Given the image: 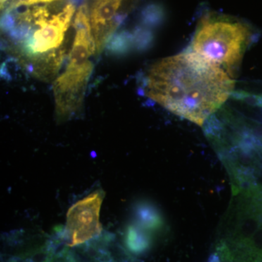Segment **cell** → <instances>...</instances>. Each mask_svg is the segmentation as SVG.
<instances>
[{"instance_id": "1", "label": "cell", "mask_w": 262, "mask_h": 262, "mask_svg": "<svg viewBox=\"0 0 262 262\" xmlns=\"http://www.w3.org/2000/svg\"><path fill=\"white\" fill-rule=\"evenodd\" d=\"M234 89L232 76L191 51L155 63L144 84L147 97L199 125L225 104Z\"/></svg>"}, {"instance_id": "2", "label": "cell", "mask_w": 262, "mask_h": 262, "mask_svg": "<svg viewBox=\"0 0 262 262\" xmlns=\"http://www.w3.org/2000/svg\"><path fill=\"white\" fill-rule=\"evenodd\" d=\"M252 37L247 24L228 17L208 14L201 18L196 27L191 52L232 76Z\"/></svg>"}, {"instance_id": "3", "label": "cell", "mask_w": 262, "mask_h": 262, "mask_svg": "<svg viewBox=\"0 0 262 262\" xmlns=\"http://www.w3.org/2000/svg\"><path fill=\"white\" fill-rule=\"evenodd\" d=\"M105 194L102 189H96L69 208L63 230L67 247L86 244L103 234L99 218Z\"/></svg>"}, {"instance_id": "4", "label": "cell", "mask_w": 262, "mask_h": 262, "mask_svg": "<svg viewBox=\"0 0 262 262\" xmlns=\"http://www.w3.org/2000/svg\"><path fill=\"white\" fill-rule=\"evenodd\" d=\"M75 5L69 3L61 12L49 17L45 8H37L32 13L37 28L29 31L24 41V51L30 56H37L56 51L61 46L66 32L75 13Z\"/></svg>"}, {"instance_id": "5", "label": "cell", "mask_w": 262, "mask_h": 262, "mask_svg": "<svg viewBox=\"0 0 262 262\" xmlns=\"http://www.w3.org/2000/svg\"><path fill=\"white\" fill-rule=\"evenodd\" d=\"M92 71L91 61H68L64 72L57 77L53 83V92L58 120H68L79 111Z\"/></svg>"}, {"instance_id": "6", "label": "cell", "mask_w": 262, "mask_h": 262, "mask_svg": "<svg viewBox=\"0 0 262 262\" xmlns=\"http://www.w3.org/2000/svg\"><path fill=\"white\" fill-rule=\"evenodd\" d=\"M124 0H96L90 13L96 52L100 53L120 24L117 13Z\"/></svg>"}, {"instance_id": "7", "label": "cell", "mask_w": 262, "mask_h": 262, "mask_svg": "<svg viewBox=\"0 0 262 262\" xmlns=\"http://www.w3.org/2000/svg\"><path fill=\"white\" fill-rule=\"evenodd\" d=\"M124 245L132 254L140 255L149 251L152 244V234L137 224L127 226L123 235Z\"/></svg>"}, {"instance_id": "8", "label": "cell", "mask_w": 262, "mask_h": 262, "mask_svg": "<svg viewBox=\"0 0 262 262\" xmlns=\"http://www.w3.org/2000/svg\"><path fill=\"white\" fill-rule=\"evenodd\" d=\"M135 223L153 234L163 227V220L155 206L143 203L136 206Z\"/></svg>"}, {"instance_id": "9", "label": "cell", "mask_w": 262, "mask_h": 262, "mask_svg": "<svg viewBox=\"0 0 262 262\" xmlns=\"http://www.w3.org/2000/svg\"><path fill=\"white\" fill-rule=\"evenodd\" d=\"M131 42V35L122 32L112 37L107 44V50L113 54H121L127 51Z\"/></svg>"}, {"instance_id": "10", "label": "cell", "mask_w": 262, "mask_h": 262, "mask_svg": "<svg viewBox=\"0 0 262 262\" xmlns=\"http://www.w3.org/2000/svg\"><path fill=\"white\" fill-rule=\"evenodd\" d=\"M51 262H73L70 256L69 247L64 246L60 251H56L52 257Z\"/></svg>"}, {"instance_id": "11", "label": "cell", "mask_w": 262, "mask_h": 262, "mask_svg": "<svg viewBox=\"0 0 262 262\" xmlns=\"http://www.w3.org/2000/svg\"><path fill=\"white\" fill-rule=\"evenodd\" d=\"M57 1V0H20L17 3V6L20 5H31L34 4H39V3H52V2Z\"/></svg>"}, {"instance_id": "12", "label": "cell", "mask_w": 262, "mask_h": 262, "mask_svg": "<svg viewBox=\"0 0 262 262\" xmlns=\"http://www.w3.org/2000/svg\"><path fill=\"white\" fill-rule=\"evenodd\" d=\"M8 1V0H0V2H1V7L3 8V5L5 4L6 2Z\"/></svg>"}]
</instances>
